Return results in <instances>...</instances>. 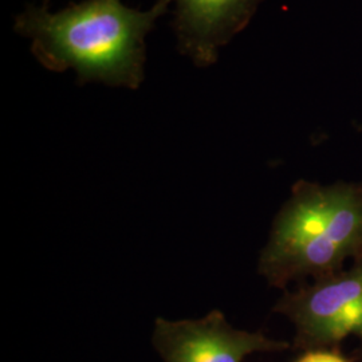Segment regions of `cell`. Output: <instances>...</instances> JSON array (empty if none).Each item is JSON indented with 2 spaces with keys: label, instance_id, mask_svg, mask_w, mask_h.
I'll list each match as a JSON object with an SVG mask.
<instances>
[{
  "label": "cell",
  "instance_id": "cell-7",
  "mask_svg": "<svg viewBox=\"0 0 362 362\" xmlns=\"http://www.w3.org/2000/svg\"><path fill=\"white\" fill-rule=\"evenodd\" d=\"M47 3H49V0H45V7H47Z\"/></svg>",
  "mask_w": 362,
  "mask_h": 362
},
{
  "label": "cell",
  "instance_id": "cell-3",
  "mask_svg": "<svg viewBox=\"0 0 362 362\" xmlns=\"http://www.w3.org/2000/svg\"><path fill=\"white\" fill-rule=\"evenodd\" d=\"M275 311L296 326L298 348L326 349L349 336L362 342V257L349 272L320 276L313 285L287 293Z\"/></svg>",
  "mask_w": 362,
  "mask_h": 362
},
{
  "label": "cell",
  "instance_id": "cell-5",
  "mask_svg": "<svg viewBox=\"0 0 362 362\" xmlns=\"http://www.w3.org/2000/svg\"><path fill=\"white\" fill-rule=\"evenodd\" d=\"M179 50L196 66L214 65L220 46L245 26L258 0H173Z\"/></svg>",
  "mask_w": 362,
  "mask_h": 362
},
{
  "label": "cell",
  "instance_id": "cell-2",
  "mask_svg": "<svg viewBox=\"0 0 362 362\" xmlns=\"http://www.w3.org/2000/svg\"><path fill=\"white\" fill-rule=\"evenodd\" d=\"M349 257H362L361 188L298 182L262 254V274L285 287L303 275L339 272Z\"/></svg>",
  "mask_w": 362,
  "mask_h": 362
},
{
  "label": "cell",
  "instance_id": "cell-1",
  "mask_svg": "<svg viewBox=\"0 0 362 362\" xmlns=\"http://www.w3.org/2000/svg\"><path fill=\"white\" fill-rule=\"evenodd\" d=\"M170 1L158 0L148 11L121 0H83L58 13L27 6L15 30L31 39V52L47 70L73 69L81 85L91 81L137 89L145 77V37Z\"/></svg>",
  "mask_w": 362,
  "mask_h": 362
},
{
  "label": "cell",
  "instance_id": "cell-4",
  "mask_svg": "<svg viewBox=\"0 0 362 362\" xmlns=\"http://www.w3.org/2000/svg\"><path fill=\"white\" fill-rule=\"evenodd\" d=\"M153 344L165 362H243L258 351L287 349L288 344L262 333L233 329L220 311L199 321H156Z\"/></svg>",
  "mask_w": 362,
  "mask_h": 362
},
{
  "label": "cell",
  "instance_id": "cell-6",
  "mask_svg": "<svg viewBox=\"0 0 362 362\" xmlns=\"http://www.w3.org/2000/svg\"><path fill=\"white\" fill-rule=\"evenodd\" d=\"M296 362H349L338 351L329 349L308 350Z\"/></svg>",
  "mask_w": 362,
  "mask_h": 362
}]
</instances>
